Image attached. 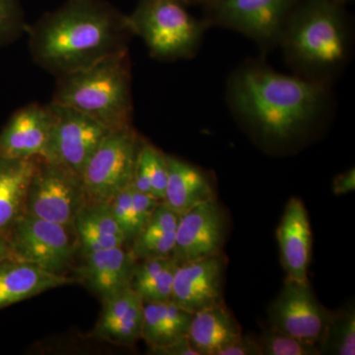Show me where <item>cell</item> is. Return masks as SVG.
Masks as SVG:
<instances>
[{
	"instance_id": "obj_20",
	"label": "cell",
	"mask_w": 355,
	"mask_h": 355,
	"mask_svg": "<svg viewBox=\"0 0 355 355\" xmlns=\"http://www.w3.org/2000/svg\"><path fill=\"white\" fill-rule=\"evenodd\" d=\"M78 249L83 256L123 247L127 243L123 231L114 220L109 202H87L73 223Z\"/></svg>"
},
{
	"instance_id": "obj_4",
	"label": "cell",
	"mask_w": 355,
	"mask_h": 355,
	"mask_svg": "<svg viewBox=\"0 0 355 355\" xmlns=\"http://www.w3.org/2000/svg\"><path fill=\"white\" fill-rule=\"evenodd\" d=\"M87 114L110 130L132 125L130 53L57 77L51 101Z\"/></svg>"
},
{
	"instance_id": "obj_23",
	"label": "cell",
	"mask_w": 355,
	"mask_h": 355,
	"mask_svg": "<svg viewBox=\"0 0 355 355\" xmlns=\"http://www.w3.org/2000/svg\"><path fill=\"white\" fill-rule=\"evenodd\" d=\"M167 180V154L142 139L133 173L132 186L137 191L149 193L162 202Z\"/></svg>"
},
{
	"instance_id": "obj_7",
	"label": "cell",
	"mask_w": 355,
	"mask_h": 355,
	"mask_svg": "<svg viewBox=\"0 0 355 355\" xmlns=\"http://www.w3.org/2000/svg\"><path fill=\"white\" fill-rule=\"evenodd\" d=\"M10 258L64 275L78 250L73 227L23 214L6 229Z\"/></svg>"
},
{
	"instance_id": "obj_17",
	"label": "cell",
	"mask_w": 355,
	"mask_h": 355,
	"mask_svg": "<svg viewBox=\"0 0 355 355\" xmlns=\"http://www.w3.org/2000/svg\"><path fill=\"white\" fill-rule=\"evenodd\" d=\"M72 280L34 263L7 258L0 261V309L69 284Z\"/></svg>"
},
{
	"instance_id": "obj_30",
	"label": "cell",
	"mask_w": 355,
	"mask_h": 355,
	"mask_svg": "<svg viewBox=\"0 0 355 355\" xmlns=\"http://www.w3.org/2000/svg\"><path fill=\"white\" fill-rule=\"evenodd\" d=\"M114 220L123 231L127 243H132L137 237L132 207V184L121 191L109 202Z\"/></svg>"
},
{
	"instance_id": "obj_29",
	"label": "cell",
	"mask_w": 355,
	"mask_h": 355,
	"mask_svg": "<svg viewBox=\"0 0 355 355\" xmlns=\"http://www.w3.org/2000/svg\"><path fill=\"white\" fill-rule=\"evenodd\" d=\"M27 28L21 0H0V46L18 41Z\"/></svg>"
},
{
	"instance_id": "obj_31",
	"label": "cell",
	"mask_w": 355,
	"mask_h": 355,
	"mask_svg": "<svg viewBox=\"0 0 355 355\" xmlns=\"http://www.w3.org/2000/svg\"><path fill=\"white\" fill-rule=\"evenodd\" d=\"M160 202L161 200L154 198L153 196L137 191L132 186L133 217H135L137 236L139 235L141 229L146 226L147 222L150 219L154 210Z\"/></svg>"
},
{
	"instance_id": "obj_34",
	"label": "cell",
	"mask_w": 355,
	"mask_h": 355,
	"mask_svg": "<svg viewBox=\"0 0 355 355\" xmlns=\"http://www.w3.org/2000/svg\"><path fill=\"white\" fill-rule=\"evenodd\" d=\"M355 189V170H347L335 177L333 181V191L335 195H345Z\"/></svg>"
},
{
	"instance_id": "obj_12",
	"label": "cell",
	"mask_w": 355,
	"mask_h": 355,
	"mask_svg": "<svg viewBox=\"0 0 355 355\" xmlns=\"http://www.w3.org/2000/svg\"><path fill=\"white\" fill-rule=\"evenodd\" d=\"M226 229L225 214L216 200L193 207L180 216L173 258L181 265L220 254Z\"/></svg>"
},
{
	"instance_id": "obj_2",
	"label": "cell",
	"mask_w": 355,
	"mask_h": 355,
	"mask_svg": "<svg viewBox=\"0 0 355 355\" xmlns=\"http://www.w3.org/2000/svg\"><path fill=\"white\" fill-rule=\"evenodd\" d=\"M33 62L57 77L128 53V15L106 0H67L27 28Z\"/></svg>"
},
{
	"instance_id": "obj_21",
	"label": "cell",
	"mask_w": 355,
	"mask_h": 355,
	"mask_svg": "<svg viewBox=\"0 0 355 355\" xmlns=\"http://www.w3.org/2000/svg\"><path fill=\"white\" fill-rule=\"evenodd\" d=\"M39 160L0 158V232L24 214L28 189Z\"/></svg>"
},
{
	"instance_id": "obj_33",
	"label": "cell",
	"mask_w": 355,
	"mask_h": 355,
	"mask_svg": "<svg viewBox=\"0 0 355 355\" xmlns=\"http://www.w3.org/2000/svg\"><path fill=\"white\" fill-rule=\"evenodd\" d=\"M150 354L156 355H198V352L191 347L187 336L176 342L163 345V347H150Z\"/></svg>"
},
{
	"instance_id": "obj_16",
	"label": "cell",
	"mask_w": 355,
	"mask_h": 355,
	"mask_svg": "<svg viewBox=\"0 0 355 355\" xmlns=\"http://www.w3.org/2000/svg\"><path fill=\"white\" fill-rule=\"evenodd\" d=\"M83 258L77 275L103 301L130 286L137 265L130 250L123 246L111 248L85 254Z\"/></svg>"
},
{
	"instance_id": "obj_37",
	"label": "cell",
	"mask_w": 355,
	"mask_h": 355,
	"mask_svg": "<svg viewBox=\"0 0 355 355\" xmlns=\"http://www.w3.org/2000/svg\"><path fill=\"white\" fill-rule=\"evenodd\" d=\"M336 1L338 2V3L343 4V6H345V4L349 3L352 0H336Z\"/></svg>"
},
{
	"instance_id": "obj_3",
	"label": "cell",
	"mask_w": 355,
	"mask_h": 355,
	"mask_svg": "<svg viewBox=\"0 0 355 355\" xmlns=\"http://www.w3.org/2000/svg\"><path fill=\"white\" fill-rule=\"evenodd\" d=\"M336 0H300L287 19L279 44L294 74L330 86L349 58L350 28Z\"/></svg>"
},
{
	"instance_id": "obj_13",
	"label": "cell",
	"mask_w": 355,
	"mask_h": 355,
	"mask_svg": "<svg viewBox=\"0 0 355 355\" xmlns=\"http://www.w3.org/2000/svg\"><path fill=\"white\" fill-rule=\"evenodd\" d=\"M225 266L221 253L178 266L172 300L193 314L221 303Z\"/></svg>"
},
{
	"instance_id": "obj_5",
	"label": "cell",
	"mask_w": 355,
	"mask_h": 355,
	"mask_svg": "<svg viewBox=\"0 0 355 355\" xmlns=\"http://www.w3.org/2000/svg\"><path fill=\"white\" fill-rule=\"evenodd\" d=\"M128 18L133 36H139L151 58L160 62L195 57L209 28L191 15L182 0H139Z\"/></svg>"
},
{
	"instance_id": "obj_36",
	"label": "cell",
	"mask_w": 355,
	"mask_h": 355,
	"mask_svg": "<svg viewBox=\"0 0 355 355\" xmlns=\"http://www.w3.org/2000/svg\"><path fill=\"white\" fill-rule=\"evenodd\" d=\"M186 6H205V4L209 3L210 0H182Z\"/></svg>"
},
{
	"instance_id": "obj_24",
	"label": "cell",
	"mask_w": 355,
	"mask_h": 355,
	"mask_svg": "<svg viewBox=\"0 0 355 355\" xmlns=\"http://www.w3.org/2000/svg\"><path fill=\"white\" fill-rule=\"evenodd\" d=\"M320 352L328 355L355 354V310L354 305L331 312L319 345Z\"/></svg>"
},
{
	"instance_id": "obj_15",
	"label": "cell",
	"mask_w": 355,
	"mask_h": 355,
	"mask_svg": "<svg viewBox=\"0 0 355 355\" xmlns=\"http://www.w3.org/2000/svg\"><path fill=\"white\" fill-rule=\"evenodd\" d=\"M277 236L287 279L296 282L308 280L312 232L307 210L299 198H292L287 202Z\"/></svg>"
},
{
	"instance_id": "obj_6",
	"label": "cell",
	"mask_w": 355,
	"mask_h": 355,
	"mask_svg": "<svg viewBox=\"0 0 355 355\" xmlns=\"http://www.w3.org/2000/svg\"><path fill=\"white\" fill-rule=\"evenodd\" d=\"M300 0H210L205 6L209 27L225 28L240 33L261 50L279 44L282 30Z\"/></svg>"
},
{
	"instance_id": "obj_8",
	"label": "cell",
	"mask_w": 355,
	"mask_h": 355,
	"mask_svg": "<svg viewBox=\"0 0 355 355\" xmlns=\"http://www.w3.org/2000/svg\"><path fill=\"white\" fill-rule=\"evenodd\" d=\"M87 202L80 175L40 157L28 189L25 214L73 227L77 214Z\"/></svg>"
},
{
	"instance_id": "obj_14",
	"label": "cell",
	"mask_w": 355,
	"mask_h": 355,
	"mask_svg": "<svg viewBox=\"0 0 355 355\" xmlns=\"http://www.w3.org/2000/svg\"><path fill=\"white\" fill-rule=\"evenodd\" d=\"M51 123V103L33 102L17 110L0 132V158L42 157Z\"/></svg>"
},
{
	"instance_id": "obj_19",
	"label": "cell",
	"mask_w": 355,
	"mask_h": 355,
	"mask_svg": "<svg viewBox=\"0 0 355 355\" xmlns=\"http://www.w3.org/2000/svg\"><path fill=\"white\" fill-rule=\"evenodd\" d=\"M241 336L239 324L223 302L193 313L187 335L198 355H217Z\"/></svg>"
},
{
	"instance_id": "obj_1",
	"label": "cell",
	"mask_w": 355,
	"mask_h": 355,
	"mask_svg": "<svg viewBox=\"0 0 355 355\" xmlns=\"http://www.w3.org/2000/svg\"><path fill=\"white\" fill-rule=\"evenodd\" d=\"M329 86L280 73L258 60H247L231 73L226 102L236 120L270 144L297 139L323 121L331 109Z\"/></svg>"
},
{
	"instance_id": "obj_27",
	"label": "cell",
	"mask_w": 355,
	"mask_h": 355,
	"mask_svg": "<svg viewBox=\"0 0 355 355\" xmlns=\"http://www.w3.org/2000/svg\"><path fill=\"white\" fill-rule=\"evenodd\" d=\"M178 266L176 260L154 273L148 279L130 284V287L142 298L144 302H163L172 298L173 284Z\"/></svg>"
},
{
	"instance_id": "obj_11",
	"label": "cell",
	"mask_w": 355,
	"mask_h": 355,
	"mask_svg": "<svg viewBox=\"0 0 355 355\" xmlns=\"http://www.w3.org/2000/svg\"><path fill=\"white\" fill-rule=\"evenodd\" d=\"M330 315L331 311L318 301L308 280L286 279L268 308V323L270 328L318 347Z\"/></svg>"
},
{
	"instance_id": "obj_35",
	"label": "cell",
	"mask_w": 355,
	"mask_h": 355,
	"mask_svg": "<svg viewBox=\"0 0 355 355\" xmlns=\"http://www.w3.org/2000/svg\"><path fill=\"white\" fill-rule=\"evenodd\" d=\"M10 258L8 243H7L6 235L4 231L0 232V261Z\"/></svg>"
},
{
	"instance_id": "obj_28",
	"label": "cell",
	"mask_w": 355,
	"mask_h": 355,
	"mask_svg": "<svg viewBox=\"0 0 355 355\" xmlns=\"http://www.w3.org/2000/svg\"><path fill=\"white\" fill-rule=\"evenodd\" d=\"M144 302L141 297L135 301L125 317L101 336L102 340L120 345H132L141 338Z\"/></svg>"
},
{
	"instance_id": "obj_18",
	"label": "cell",
	"mask_w": 355,
	"mask_h": 355,
	"mask_svg": "<svg viewBox=\"0 0 355 355\" xmlns=\"http://www.w3.org/2000/svg\"><path fill=\"white\" fill-rule=\"evenodd\" d=\"M168 180L164 202L181 214L202 203L216 200V190L209 177L187 161L167 155Z\"/></svg>"
},
{
	"instance_id": "obj_22",
	"label": "cell",
	"mask_w": 355,
	"mask_h": 355,
	"mask_svg": "<svg viewBox=\"0 0 355 355\" xmlns=\"http://www.w3.org/2000/svg\"><path fill=\"white\" fill-rule=\"evenodd\" d=\"M180 216L164 202L158 203L150 219L132 242L130 252L137 261L173 257Z\"/></svg>"
},
{
	"instance_id": "obj_32",
	"label": "cell",
	"mask_w": 355,
	"mask_h": 355,
	"mask_svg": "<svg viewBox=\"0 0 355 355\" xmlns=\"http://www.w3.org/2000/svg\"><path fill=\"white\" fill-rule=\"evenodd\" d=\"M217 355H261V349L258 338L242 335L235 342L222 349Z\"/></svg>"
},
{
	"instance_id": "obj_10",
	"label": "cell",
	"mask_w": 355,
	"mask_h": 355,
	"mask_svg": "<svg viewBox=\"0 0 355 355\" xmlns=\"http://www.w3.org/2000/svg\"><path fill=\"white\" fill-rule=\"evenodd\" d=\"M53 123L41 158L83 175L84 168L111 130L87 114L50 102Z\"/></svg>"
},
{
	"instance_id": "obj_26",
	"label": "cell",
	"mask_w": 355,
	"mask_h": 355,
	"mask_svg": "<svg viewBox=\"0 0 355 355\" xmlns=\"http://www.w3.org/2000/svg\"><path fill=\"white\" fill-rule=\"evenodd\" d=\"M261 355H321L319 347L270 328L259 336Z\"/></svg>"
},
{
	"instance_id": "obj_9",
	"label": "cell",
	"mask_w": 355,
	"mask_h": 355,
	"mask_svg": "<svg viewBox=\"0 0 355 355\" xmlns=\"http://www.w3.org/2000/svg\"><path fill=\"white\" fill-rule=\"evenodd\" d=\"M141 139L132 125L103 139L81 175L88 202H109L132 184Z\"/></svg>"
},
{
	"instance_id": "obj_25",
	"label": "cell",
	"mask_w": 355,
	"mask_h": 355,
	"mask_svg": "<svg viewBox=\"0 0 355 355\" xmlns=\"http://www.w3.org/2000/svg\"><path fill=\"white\" fill-rule=\"evenodd\" d=\"M141 338L149 347H163L184 338L166 314L163 302H144Z\"/></svg>"
}]
</instances>
